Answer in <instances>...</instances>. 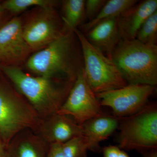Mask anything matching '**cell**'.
I'll return each instance as SVG.
<instances>
[{"instance_id": "6da1fadb", "label": "cell", "mask_w": 157, "mask_h": 157, "mask_svg": "<svg viewBox=\"0 0 157 157\" xmlns=\"http://www.w3.org/2000/svg\"><path fill=\"white\" fill-rule=\"evenodd\" d=\"M15 89L33 107L42 119L58 111L74 81L32 76L16 67L2 66Z\"/></svg>"}, {"instance_id": "7a4b0ae2", "label": "cell", "mask_w": 157, "mask_h": 157, "mask_svg": "<svg viewBox=\"0 0 157 157\" xmlns=\"http://www.w3.org/2000/svg\"><path fill=\"white\" fill-rule=\"evenodd\" d=\"M75 36L68 28L63 36L28 58L26 67L37 76L75 81L83 68L76 54Z\"/></svg>"}, {"instance_id": "3957f363", "label": "cell", "mask_w": 157, "mask_h": 157, "mask_svg": "<svg viewBox=\"0 0 157 157\" xmlns=\"http://www.w3.org/2000/svg\"><path fill=\"white\" fill-rule=\"evenodd\" d=\"M128 84H157V45L122 40L110 57Z\"/></svg>"}, {"instance_id": "277c9868", "label": "cell", "mask_w": 157, "mask_h": 157, "mask_svg": "<svg viewBox=\"0 0 157 157\" xmlns=\"http://www.w3.org/2000/svg\"><path fill=\"white\" fill-rule=\"evenodd\" d=\"M73 30L81 47L86 78L93 91L97 94L126 86L128 82L112 59L90 44L78 29Z\"/></svg>"}, {"instance_id": "5b68a950", "label": "cell", "mask_w": 157, "mask_h": 157, "mask_svg": "<svg viewBox=\"0 0 157 157\" xmlns=\"http://www.w3.org/2000/svg\"><path fill=\"white\" fill-rule=\"evenodd\" d=\"M42 119L14 88L0 85V136L5 146L16 134L26 129L36 132Z\"/></svg>"}, {"instance_id": "8992f818", "label": "cell", "mask_w": 157, "mask_h": 157, "mask_svg": "<svg viewBox=\"0 0 157 157\" xmlns=\"http://www.w3.org/2000/svg\"><path fill=\"white\" fill-rule=\"evenodd\" d=\"M121 120L118 137L121 149L141 152L157 148L156 104L147 105L138 112Z\"/></svg>"}, {"instance_id": "52a82bcc", "label": "cell", "mask_w": 157, "mask_h": 157, "mask_svg": "<svg viewBox=\"0 0 157 157\" xmlns=\"http://www.w3.org/2000/svg\"><path fill=\"white\" fill-rule=\"evenodd\" d=\"M39 8L22 23L23 36L32 51L45 48L63 36L68 29L54 7Z\"/></svg>"}, {"instance_id": "ba28073f", "label": "cell", "mask_w": 157, "mask_h": 157, "mask_svg": "<svg viewBox=\"0 0 157 157\" xmlns=\"http://www.w3.org/2000/svg\"><path fill=\"white\" fill-rule=\"evenodd\" d=\"M101 106L96 94L88 83L82 68L57 113L70 117L76 123L82 125L103 113Z\"/></svg>"}, {"instance_id": "9c48e42d", "label": "cell", "mask_w": 157, "mask_h": 157, "mask_svg": "<svg viewBox=\"0 0 157 157\" xmlns=\"http://www.w3.org/2000/svg\"><path fill=\"white\" fill-rule=\"evenodd\" d=\"M155 86L128 84L125 86L96 94L101 106L110 107L113 115L123 118L135 114L144 108Z\"/></svg>"}, {"instance_id": "30bf717a", "label": "cell", "mask_w": 157, "mask_h": 157, "mask_svg": "<svg viewBox=\"0 0 157 157\" xmlns=\"http://www.w3.org/2000/svg\"><path fill=\"white\" fill-rule=\"evenodd\" d=\"M22 22L15 17L0 28V63L17 67L32 52L24 38Z\"/></svg>"}, {"instance_id": "8fae6325", "label": "cell", "mask_w": 157, "mask_h": 157, "mask_svg": "<svg viewBox=\"0 0 157 157\" xmlns=\"http://www.w3.org/2000/svg\"><path fill=\"white\" fill-rule=\"evenodd\" d=\"M36 133L48 145L63 144L83 135L82 125L78 124L70 117L54 113L42 119Z\"/></svg>"}, {"instance_id": "7c38bea8", "label": "cell", "mask_w": 157, "mask_h": 157, "mask_svg": "<svg viewBox=\"0 0 157 157\" xmlns=\"http://www.w3.org/2000/svg\"><path fill=\"white\" fill-rule=\"evenodd\" d=\"M157 11V0H145L138 2L122 13L117 18L118 29L122 40L135 39L142 24Z\"/></svg>"}, {"instance_id": "4fadbf2b", "label": "cell", "mask_w": 157, "mask_h": 157, "mask_svg": "<svg viewBox=\"0 0 157 157\" xmlns=\"http://www.w3.org/2000/svg\"><path fill=\"white\" fill-rule=\"evenodd\" d=\"M48 145L30 129L16 134L6 147L5 157H47Z\"/></svg>"}, {"instance_id": "5bb4252c", "label": "cell", "mask_w": 157, "mask_h": 157, "mask_svg": "<svg viewBox=\"0 0 157 157\" xmlns=\"http://www.w3.org/2000/svg\"><path fill=\"white\" fill-rule=\"evenodd\" d=\"M121 118L102 113L82 124L89 150L101 151L100 143L107 139L119 126Z\"/></svg>"}, {"instance_id": "9a60e30c", "label": "cell", "mask_w": 157, "mask_h": 157, "mask_svg": "<svg viewBox=\"0 0 157 157\" xmlns=\"http://www.w3.org/2000/svg\"><path fill=\"white\" fill-rule=\"evenodd\" d=\"M117 18L103 21L83 34L90 44L110 58L122 40L118 29Z\"/></svg>"}, {"instance_id": "2e32d148", "label": "cell", "mask_w": 157, "mask_h": 157, "mask_svg": "<svg viewBox=\"0 0 157 157\" xmlns=\"http://www.w3.org/2000/svg\"><path fill=\"white\" fill-rule=\"evenodd\" d=\"M138 2L137 0H107L97 17L80 26L79 30L86 34L98 23L105 20L117 17Z\"/></svg>"}, {"instance_id": "e0dca14e", "label": "cell", "mask_w": 157, "mask_h": 157, "mask_svg": "<svg viewBox=\"0 0 157 157\" xmlns=\"http://www.w3.org/2000/svg\"><path fill=\"white\" fill-rule=\"evenodd\" d=\"M61 18L69 29L73 30L81 26L86 18L84 0H65L62 2Z\"/></svg>"}, {"instance_id": "ac0fdd59", "label": "cell", "mask_w": 157, "mask_h": 157, "mask_svg": "<svg viewBox=\"0 0 157 157\" xmlns=\"http://www.w3.org/2000/svg\"><path fill=\"white\" fill-rule=\"evenodd\" d=\"M57 1L52 0H7L3 3V9L12 14H17L33 6L40 8L54 7Z\"/></svg>"}, {"instance_id": "d6986e66", "label": "cell", "mask_w": 157, "mask_h": 157, "mask_svg": "<svg viewBox=\"0 0 157 157\" xmlns=\"http://www.w3.org/2000/svg\"><path fill=\"white\" fill-rule=\"evenodd\" d=\"M135 39L144 44L157 45V11L145 20L137 32Z\"/></svg>"}, {"instance_id": "ffe728a7", "label": "cell", "mask_w": 157, "mask_h": 157, "mask_svg": "<svg viewBox=\"0 0 157 157\" xmlns=\"http://www.w3.org/2000/svg\"><path fill=\"white\" fill-rule=\"evenodd\" d=\"M62 149L64 157H87V151L89 150L87 140L83 135L62 144Z\"/></svg>"}, {"instance_id": "44dd1931", "label": "cell", "mask_w": 157, "mask_h": 157, "mask_svg": "<svg viewBox=\"0 0 157 157\" xmlns=\"http://www.w3.org/2000/svg\"><path fill=\"white\" fill-rule=\"evenodd\" d=\"M107 0H86L85 1V11L88 21L97 17L103 8Z\"/></svg>"}, {"instance_id": "7402d4cb", "label": "cell", "mask_w": 157, "mask_h": 157, "mask_svg": "<svg viewBox=\"0 0 157 157\" xmlns=\"http://www.w3.org/2000/svg\"><path fill=\"white\" fill-rule=\"evenodd\" d=\"M47 157H64L62 149V144H52L48 145Z\"/></svg>"}, {"instance_id": "603a6c76", "label": "cell", "mask_w": 157, "mask_h": 157, "mask_svg": "<svg viewBox=\"0 0 157 157\" xmlns=\"http://www.w3.org/2000/svg\"><path fill=\"white\" fill-rule=\"evenodd\" d=\"M120 150L118 147L112 145L105 147L102 149L104 157H119Z\"/></svg>"}, {"instance_id": "cb8c5ba5", "label": "cell", "mask_w": 157, "mask_h": 157, "mask_svg": "<svg viewBox=\"0 0 157 157\" xmlns=\"http://www.w3.org/2000/svg\"><path fill=\"white\" fill-rule=\"evenodd\" d=\"M144 157H157L156 149L140 152Z\"/></svg>"}, {"instance_id": "d4e9b609", "label": "cell", "mask_w": 157, "mask_h": 157, "mask_svg": "<svg viewBox=\"0 0 157 157\" xmlns=\"http://www.w3.org/2000/svg\"><path fill=\"white\" fill-rule=\"evenodd\" d=\"M6 147L2 139L0 136V157H5Z\"/></svg>"}, {"instance_id": "484cf974", "label": "cell", "mask_w": 157, "mask_h": 157, "mask_svg": "<svg viewBox=\"0 0 157 157\" xmlns=\"http://www.w3.org/2000/svg\"><path fill=\"white\" fill-rule=\"evenodd\" d=\"M119 157H130L125 152L123 151L121 149L120 151L119 152Z\"/></svg>"}, {"instance_id": "4316f807", "label": "cell", "mask_w": 157, "mask_h": 157, "mask_svg": "<svg viewBox=\"0 0 157 157\" xmlns=\"http://www.w3.org/2000/svg\"><path fill=\"white\" fill-rule=\"evenodd\" d=\"M4 10H4V9H3L2 6V5H0V17H1L3 11H4Z\"/></svg>"}]
</instances>
